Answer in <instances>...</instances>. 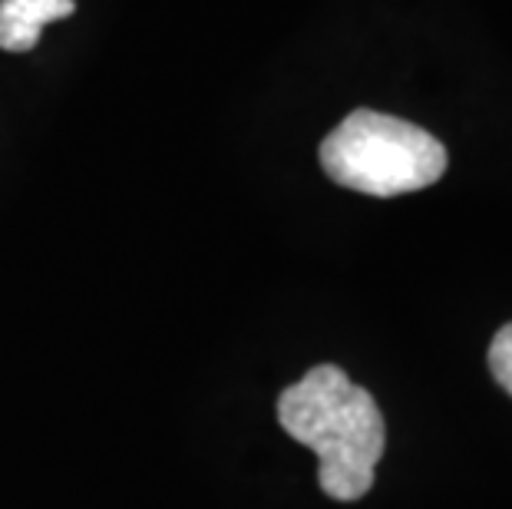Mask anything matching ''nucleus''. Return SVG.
<instances>
[{
  "instance_id": "1",
  "label": "nucleus",
  "mask_w": 512,
  "mask_h": 509,
  "mask_svg": "<svg viewBox=\"0 0 512 509\" xmlns=\"http://www.w3.org/2000/svg\"><path fill=\"white\" fill-rule=\"evenodd\" d=\"M278 424L318 453V483L331 500L354 503L370 493L387 447V424L370 391L341 367L318 364L278 397Z\"/></svg>"
},
{
  "instance_id": "2",
  "label": "nucleus",
  "mask_w": 512,
  "mask_h": 509,
  "mask_svg": "<svg viewBox=\"0 0 512 509\" xmlns=\"http://www.w3.org/2000/svg\"><path fill=\"white\" fill-rule=\"evenodd\" d=\"M321 166L337 186L394 199L433 186L446 172V149L407 119L354 110L321 143Z\"/></svg>"
},
{
  "instance_id": "3",
  "label": "nucleus",
  "mask_w": 512,
  "mask_h": 509,
  "mask_svg": "<svg viewBox=\"0 0 512 509\" xmlns=\"http://www.w3.org/2000/svg\"><path fill=\"white\" fill-rule=\"evenodd\" d=\"M76 0H0V50L27 53L40 43L43 27L70 17Z\"/></svg>"
},
{
  "instance_id": "4",
  "label": "nucleus",
  "mask_w": 512,
  "mask_h": 509,
  "mask_svg": "<svg viewBox=\"0 0 512 509\" xmlns=\"http://www.w3.org/2000/svg\"><path fill=\"white\" fill-rule=\"evenodd\" d=\"M489 371H493L496 384L512 397V324H503L493 344H489Z\"/></svg>"
}]
</instances>
